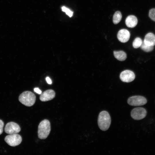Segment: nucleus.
<instances>
[{"label":"nucleus","mask_w":155,"mask_h":155,"mask_svg":"<svg viewBox=\"0 0 155 155\" xmlns=\"http://www.w3.org/2000/svg\"><path fill=\"white\" fill-rule=\"evenodd\" d=\"M110 115L107 111H104L99 113L98 119V124L100 129L102 131H106L110 127L111 123Z\"/></svg>","instance_id":"f257e3e1"},{"label":"nucleus","mask_w":155,"mask_h":155,"mask_svg":"<svg viewBox=\"0 0 155 155\" xmlns=\"http://www.w3.org/2000/svg\"><path fill=\"white\" fill-rule=\"evenodd\" d=\"M51 131V125L49 121L47 119L42 121L39 123L38 129V136L41 139H46Z\"/></svg>","instance_id":"f03ea898"},{"label":"nucleus","mask_w":155,"mask_h":155,"mask_svg":"<svg viewBox=\"0 0 155 155\" xmlns=\"http://www.w3.org/2000/svg\"><path fill=\"white\" fill-rule=\"evenodd\" d=\"M36 100L35 94L30 91H25L19 96V100L23 104L27 106H30L34 104Z\"/></svg>","instance_id":"7ed1b4c3"},{"label":"nucleus","mask_w":155,"mask_h":155,"mask_svg":"<svg viewBox=\"0 0 155 155\" xmlns=\"http://www.w3.org/2000/svg\"><path fill=\"white\" fill-rule=\"evenodd\" d=\"M4 140L10 146L15 147L21 143L22 139L20 135L16 133L7 135L5 138Z\"/></svg>","instance_id":"20e7f679"},{"label":"nucleus","mask_w":155,"mask_h":155,"mask_svg":"<svg viewBox=\"0 0 155 155\" xmlns=\"http://www.w3.org/2000/svg\"><path fill=\"white\" fill-rule=\"evenodd\" d=\"M127 102L131 106H141L146 104L147 102V100L143 96H134L129 97L127 100Z\"/></svg>","instance_id":"39448f33"},{"label":"nucleus","mask_w":155,"mask_h":155,"mask_svg":"<svg viewBox=\"0 0 155 155\" xmlns=\"http://www.w3.org/2000/svg\"><path fill=\"white\" fill-rule=\"evenodd\" d=\"M147 111L144 108L139 107L133 109L131 113L132 118L135 120H140L144 118L147 115Z\"/></svg>","instance_id":"423d86ee"},{"label":"nucleus","mask_w":155,"mask_h":155,"mask_svg":"<svg viewBox=\"0 0 155 155\" xmlns=\"http://www.w3.org/2000/svg\"><path fill=\"white\" fill-rule=\"evenodd\" d=\"M5 132L9 134L18 133L21 130L19 125L17 123L13 122L7 123L5 128Z\"/></svg>","instance_id":"0eeeda50"},{"label":"nucleus","mask_w":155,"mask_h":155,"mask_svg":"<svg viewBox=\"0 0 155 155\" xmlns=\"http://www.w3.org/2000/svg\"><path fill=\"white\" fill-rule=\"evenodd\" d=\"M135 78V75L134 72L128 70L122 71L120 75V78L122 82L127 83L133 81Z\"/></svg>","instance_id":"6e6552de"},{"label":"nucleus","mask_w":155,"mask_h":155,"mask_svg":"<svg viewBox=\"0 0 155 155\" xmlns=\"http://www.w3.org/2000/svg\"><path fill=\"white\" fill-rule=\"evenodd\" d=\"M55 92L53 90H47L41 93L40 99L42 101L45 102L53 99L55 96Z\"/></svg>","instance_id":"1a4fd4ad"},{"label":"nucleus","mask_w":155,"mask_h":155,"mask_svg":"<svg viewBox=\"0 0 155 155\" xmlns=\"http://www.w3.org/2000/svg\"><path fill=\"white\" fill-rule=\"evenodd\" d=\"M130 35V33L128 30L123 29L119 31L117 34V37L120 42L125 43L129 40Z\"/></svg>","instance_id":"9d476101"},{"label":"nucleus","mask_w":155,"mask_h":155,"mask_svg":"<svg viewBox=\"0 0 155 155\" xmlns=\"http://www.w3.org/2000/svg\"><path fill=\"white\" fill-rule=\"evenodd\" d=\"M143 42L146 45L154 46L155 45V35L151 32L148 33L145 35Z\"/></svg>","instance_id":"9b49d317"},{"label":"nucleus","mask_w":155,"mask_h":155,"mask_svg":"<svg viewBox=\"0 0 155 155\" xmlns=\"http://www.w3.org/2000/svg\"><path fill=\"white\" fill-rule=\"evenodd\" d=\"M125 23L126 25L128 27L133 28L137 25V19L135 16L129 15L126 18Z\"/></svg>","instance_id":"f8f14e48"},{"label":"nucleus","mask_w":155,"mask_h":155,"mask_svg":"<svg viewBox=\"0 0 155 155\" xmlns=\"http://www.w3.org/2000/svg\"><path fill=\"white\" fill-rule=\"evenodd\" d=\"M113 54L115 57L120 61H124L127 58L126 54L125 52L122 51H114Z\"/></svg>","instance_id":"ddd939ff"},{"label":"nucleus","mask_w":155,"mask_h":155,"mask_svg":"<svg viewBox=\"0 0 155 155\" xmlns=\"http://www.w3.org/2000/svg\"><path fill=\"white\" fill-rule=\"evenodd\" d=\"M122 17V14L119 11L115 12L113 17V22L115 24H117L121 21Z\"/></svg>","instance_id":"4468645a"},{"label":"nucleus","mask_w":155,"mask_h":155,"mask_svg":"<svg viewBox=\"0 0 155 155\" xmlns=\"http://www.w3.org/2000/svg\"><path fill=\"white\" fill-rule=\"evenodd\" d=\"M142 39L139 37L135 39L133 42V46L134 48L137 49L140 47L142 43Z\"/></svg>","instance_id":"2eb2a0df"},{"label":"nucleus","mask_w":155,"mask_h":155,"mask_svg":"<svg viewBox=\"0 0 155 155\" xmlns=\"http://www.w3.org/2000/svg\"><path fill=\"white\" fill-rule=\"evenodd\" d=\"M141 49L144 51L146 52H149L152 51L154 49V46H150L146 45L143 42L140 47Z\"/></svg>","instance_id":"dca6fc26"},{"label":"nucleus","mask_w":155,"mask_h":155,"mask_svg":"<svg viewBox=\"0 0 155 155\" xmlns=\"http://www.w3.org/2000/svg\"><path fill=\"white\" fill-rule=\"evenodd\" d=\"M149 16L151 19L155 21V8H153L150 10Z\"/></svg>","instance_id":"f3484780"},{"label":"nucleus","mask_w":155,"mask_h":155,"mask_svg":"<svg viewBox=\"0 0 155 155\" xmlns=\"http://www.w3.org/2000/svg\"><path fill=\"white\" fill-rule=\"evenodd\" d=\"M62 9L63 11L65 12L67 14L69 17H71L72 16L73 14V12L66 7L64 6L62 7Z\"/></svg>","instance_id":"a211bd4d"},{"label":"nucleus","mask_w":155,"mask_h":155,"mask_svg":"<svg viewBox=\"0 0 155 155\" xmlns=\"http://www.w3.org/2000/svg\"><path fill=\"white\" fill-rule=\"evenodd\" d=\"M4 126V122L2 120L0 119V135L3 132Z\"/></svg>","instance_id":"6ab92c4d"},{"label":"nucleus","mask_w":155,"mask_h":155,"mask_svg":"<svg viewBox=\"0 0 155 155\" xmlns=\"http://www.w3.org/2000/svg\"><path fill=\"white\" fill-rule=\"evenodd\" d=\"M34 91L36 93L39 94H41L42 93L41 91L38 88H35L34 89Z\"/></svg>","instance_id":"aec40b11"},{"label":"nucleus","mask_w":155,"mask_h":155,"mask_svg":"<svg viewBox=\"0 0 155 155\" xmlns=\"http://www.w3.org/2000/svg\"><path fill=\"white\" fill-rule=\"evenodd\" d=\"M46 80L47 83L49 84H51L52 83L51 80L50 78L48 77H46Z\"/></svg>","instance_id":"412c9836"}]
</instances>
